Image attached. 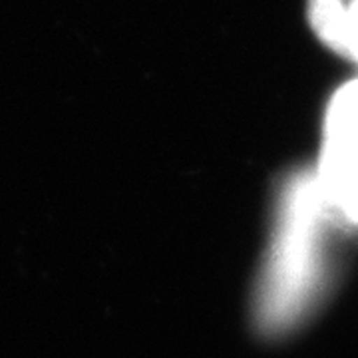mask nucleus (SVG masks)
I'll return each mask as SVG.
<instances>
[{
    "label": "nucleus",
    "mask_w": 358,
    "mask_h": 358,
    "mask_svg": "<svg viewBox=\"0 0 358 358\" xmlns=\"http://www.w3.org/2000/svg\"><path fill=\"white\" fill-rule=\"evenodd\" d=\"M329 215L315 176L294 178L282 193L259 294V313L267 329L293 327L322 291Z\"/></svg>",
    "instance_id": "1"
},
{
    "label": "nucleus",
    "mask_w": 358,
    "mask_h": 358,
    "mask_svg": "<svg viewBox=\"0 0 358 358\" xmlns=\"http://www.w3.org/2000/svg\"><path fill=\"white\" fill-rule=\"evenodd\" d=\"M315 179L329 211L358 225V78L329 102Z\"/></svg>",
    "instance_id": "2"
},
{
    "label": "nucleus",
    "mask_w": 358,
    "mask_h": 358,
    "mask_svg": "<svg viewBox=\"0 0 358 358\" xmlns=\"http://www.w3.org/2000/svg\"><path fill=\"white\" fill-rule=\"evenodd\" d=\"M307 16L315 36L334 54L358 64V20L345 0H308Z\"/></svg>",
    "instance_id": "3"
},
{
    "label": "nucleus",
    "mask_w": 358,
    "mask_h": 358,
    "mask_svg": "<svg viewBox=\"0 0 358 358\" xmlns=\"http://www.w3.org/2000/svg\"><path fill=\"white\" fill-rule=\"evenodd\" d=\"M348 8H350L352 16L358 20V0H350V2H348Z\"/></svg>",
    "instance_id": "4"
}]
</instances>
